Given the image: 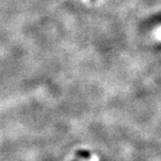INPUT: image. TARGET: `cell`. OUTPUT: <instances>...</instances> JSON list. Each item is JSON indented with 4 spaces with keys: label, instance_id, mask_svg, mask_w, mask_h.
<instances>
[{
    "label": "cell",
    "instance_id": "obj_2",
    "mask_svg": "<svg viewBox=\"0 0 161 161\" xmlns=\"http://www.w3.org/2000/svg\"><path fill=\"white\" fill-rule=\"evenodd\" d=\"M74 161H77V160H74Z\"/></svg>",
    "mask_w": 161,
    "mask_h": 161
},
{
    "label": "cell",
    "instance_id": "obj_1",
    "mask_svg": "<svg viewBox=\"0 0 161 161\" xmlns=\"http://www.w3.org/2000/svg\"><path fill=\"white\" fill-rule=\"evenodd\" d=\"M77 156L79 158H89L90 157V153L86 151H80L77 153Z\"/></svg>",
    "mask_w": 161,
    "mask_h": 161
}]
</instances>
